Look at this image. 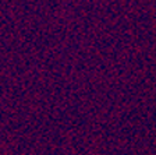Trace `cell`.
<instances>
[]
</instances>
